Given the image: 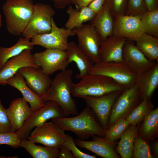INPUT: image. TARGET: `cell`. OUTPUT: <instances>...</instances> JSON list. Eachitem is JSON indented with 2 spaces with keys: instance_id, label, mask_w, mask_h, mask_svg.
I'll return each mask as SVG.
<instances>
[{
  "instance_id": "6da1fadb",
  "label": "cell",
  "mask_w": 158,
  "mask_h": 158,
  "mask_svg": "<svg viewBox=\"0 0 158 158\" xmlns=\"http://www.w3.org/2000/svg\"><path fill=\"white\" fill-rule=\"evenodd\" d=\"M73 74L71 69L61 71L52 80L48 90L41 97L45 101H52L58 104L65 116L78 114L76 103L72 97Z\"/></svg>"
},
{
  "instance_id": "7a4b0ae2",
  "label": "cell",
  "mask_w": 158,
  "mask_h": 158,
  "mask_svg": "<svg viewBox=\"0 0 158 158\" xmlns=\"http://www.w3.org/2000/svg\"><path fill=\"white\" fill-rule=\"evenodd\" d=\"M51 121L64 131L73 132L82 140L87 139L93 135L104 137L105 135V131L87 106L76 116L53 118Z\"/></svg>"
},
{
  "instance_id": "3957f363",
  "label": "cell",
  "mask_w": 158,
  "mask_h": 158,
  "mask_svg": "<svg viewBox=\"0 0 158 158\" xmlns=\"http://www.w3.org/2000/svg\"><path fill=\"white\" fill-rule=\"evenodd\" d=\"M34 5L32 0H10L3 4L2 9L10 34L22 35L32 16Z\"/></svg>"
},
{
  "instance_id": "277c9868",
  "label": "cell",
  "mask_w": 158,
  "mask_h": 158,
  "mask_svg": "<svg viewBox=\"0 0 158 158\" xmlns=\"http://www.w3.org/2000/svg\"><path fill=\"white\" fill-rule=\"evenodd\" d=\"M127 88L107 76L89 74L76 83H73L72 94L74 97H99Z\"/></svg>"
},
{
  "instance_id": "5b68a950",
  "label": "cell",
  "mask_w": 158,
  "mask_h": 158,
  "mask_svg": "<svg viewBox=\"0 0 158 158\" xmlns=\"http://www.w3.org/2000/svg\"><path fill=\"white\" fill-rule=\"evenodd\" d=\"M89 74L108 76L126 88L135 84L138 75L123 61L95 63Z\"/></svg>"
},
{
  "instance_id": "8992f818",
  "label": "cell",
  "mask_w": 158,
  "mask_h": 158,
  "mask_svg": "<svg viewBox=\"0 0 158 158\" xmlns=\"http://www.w3.org/2000/svg\"><path fill=\"white\" fill-rule=\"evenodd\" d=\"M143 99L135 84L125 89L112 106L107 130L120 119L126 118Z\"/></svg>"
},
{
  "instance_id": "52a82bcc",
  "label": "cell",
  "mask_w": 158,
  "mask_h": 158,
  "mask_svg": "<svg viewBox=\"0 0 158 158\" xmlns=\"http://www.w3.org/2000/svg\"><path fill=\"white\" fill-rule=\"evenodd\" d=\"M55 14L54 9L49 5L34 4L32 16L22 34V37L30 39L35 35L49 33L51 28V19Z\"/></svg>"
},
{
  "instance_id": "ba28073f",
  "label": "cell",
  "mask_w": 158,
  "mask_h": 158,
  "mask_svg": "<svg viewBox=\"0 0 158 158\" xmlns=\"http://www.w3.org/2000/svg\"><path fill=\"white\" fill-rule=\"evenodd\" d=\"M65 117L60 106L52 101H47L40 109L32 111L22 128L16 133L21 139H26L32 130L50 119Z\"/></svg>"
},
{
  "instance_id": "9c48e42d",
  "label": "cell",
  "mask_w": 158,
  "mask_h": 158,
  "mask_svg": "<svg viewBox=\"0 0 158 158\" xmlns=\"http://www.w3.org/2000/svg\"><path fill=\"white\" fill-rule=\"evenodd\" d=\"M77 35L78 46L94 64L100 62L99 50L102 42L99 35L91 24H83L73 30Z\"/></svg>"
},
{
  "instance_id": "30bf717a",
  "label": "cell",
  "mask_w": 158,
  "mask_h": 158,
  "mask_svg": "<svg viewBox=\"0 0 158 158\" xmlns=\"http://www.w3.org/2000/svg\"><path fill=\"white\" fill-rule=\"evenodd\" d=\"M75 35L73 30L58 27L53 18L51 19V28L48 33L33 36L31 42L34 46L38 45L46 49H59L66 51L69 37Z\"/></svg>"
},
{
  "instance_id": "8fae6325",
  "label": "cell",
  "mask_w": 158,
  "mask_h": 158,
  "mask_svg": "<svg viewBox=\"0 0 158 158\" xmlns=\"http://www.w3.org/2000/svg\"><path fill=\"white\" fill-rule=\"evenodd\" d=\"M124 90L114 92L101 96H86L82 98L105 131L107 129L112 106Z\"/></svg>"
},
{
  "instance_id": "7c38bea8",
  "label": "cell",
  "mask_w": 158,
  "mask_h": 158,
  "mask_svg": "<svg viewBox=\"0 0 158 158\" xmlns=\"http://www.w3.org/2000/svg\"><path fill=\"white\" fill-rule=\"evenodd\" d=\"M64 131L52 122H46L35 127L27 139L35 143L59 149L66 139Z\"/></svg>"
},
{
  "instance_id": "4fadbf2b",
  "label": "cell",
  "mask_w": 158,
  "mask_h": 158,
  "mask_svg": "<svg viewBox=\"0 0 158 158\" xmlns=\"http://www.w3.org/2000/svg\"><path fill=\"white\" fill-rule=\"evenodd\" d=\"M33 56L37 66L49 75L56 71L66 69L69 64L66 51L46 49L43 51L35 53Z\"/></svg>"
},
{
  "instance_id": "5bb4252c",
  "label": "cell",
  "mask_w": 158,
  "mask_h": 158,
  "mask_svg": "<svg viewBox=\"0 0 158 158\" xmlns=\"http://www.w3.org/2000/svg\"><path fill=\"white\" fill-rule=\"evenodd\" d=\"M144 33V27L139 16L124 15L114 18L113 35L135 41Z\"/></svg>"
},
{
  "instance_id": "9a60e30c",
  "label": "cell",
  "mask_w": 158,
  "mask_h": 158,
  "mask_svg": "<svg viewBox=\"0 0 158 158\" xmlns=\"http://www.w3.org/2000/svg\"><path fill=\"white\" fill-rule=\"evenodd\" d=\"M123 60L138 75L151 69L155 61L147 58L132 41L127 40L123 47Z\"/></svg>"
},
{
  "instance_id": "2e32d148",
  "label": "cell",
  "mask_w": 158,
  "mask_h": 158,
  "mask_svg": "<svg viewBox=\"0 0 158 158\" xmlns=\"http://www.w3.org/2000/svg\"><path fill=\"white\" fill-rule=\"evenodd\" d=\"M24 78L27 85L35 93L41 97L50 87L52 80L49 75L40 67L28 66L18 71Z\"/></svg>"
},
{
  "instance_id": "e0dca14e",
  "label": "cell",
  "mask_w": 158,
  "mask_h": 158,
  "mask_svg": "<svg viewBox=\"0 0 158 158\" xmlns=\"http://www.w3.org/2000/svg\"><path fill=\"white\" fill-rule=\"evenodd\" d=\"M32 51L25 50L6 62L0 70V85H6L7 80L21 68L28 66L39 67L35 61Z\"/></svg>"
},
{
  "instance_id": "ac0fdd59",
  "label": "cell",
  "mask_w": 158,
  "mask_h": 158,
  "mask_svg": "<svg viewBox=\"0 0 158 158\" xmlns=\"http://www.w3.org/2000/svg\"><path fill=\"white\" fill-rule=\"evenodd\" d=\"M12 132L21 128L32 112L28 102L23 98L12 100L8 107L6 109Z\"/></svg>"
},
{
  "instance_id": "d6986e66",
  "label": "cell",
  "mask_w": 158,
  "mask_h": 158,
  "mask_svg": "<svg viewBox=\"0 0 158 158\" xmlns=\"http://www.w3.org/2000/svg\"><path fill=\"white\" fill-rule=\"evenodd\" d=\"M127 40L113 35L102 42L99 50L100 62L123 61V47Z\"/></svg>"
},
{
  "instance_id": "ffe728a7",
  "label": "cell",
  "mask_w": 158,
  "mask_h": 158,
  "mask_svg": "<svg viewBox=\"0 0 158 158\" xmlns=\"http://www.w3.org/2000/svg\"><path fill=\"white\" fill-rule=\"evenodd\" d=\"M92 140L85 141L79 138L76 139V145L92 152L104 158H119L120 156L114 148L113 145L104 137L97 135L91 137Z\"/></svg>"
},
{
  "instance_id": "44dd1931",
  "label": "cell",
  "mask_w": 158,
  "mask_h": 158,
  "mask_svg": "<svg viewBox=\"0 0 158 158\" xmlns=\"http://www.w3.org/2000/svg\"><path fill=\"white\" fill-rule=\"evenodd\" d=\"M7 83L21 92L23 97L29 104L32 111L40 109L45 105L46 101L27 85L24 78L18 71L7 80Z\"/></svg>"
},
{
  "instance_id": "7402d4cb",
  "label": "cell",
  "mask_w": 158,
  "mask_h": 158,
  "mask_svg": "<svg viewBox=\"0 0 158 158\" xmlns=\"http://www.w3.org/2000/svg\"><path fill=\"white\" fill-rule=\"evenodd\" d=\"M135 84L143 99L150 100L158 87V63L151 69L138 75Z\"/></svg>"
},
{
  "instance_id": "603a6c76",
  "label": "cell",
  "mask_w": 158,
  "mask_h": 158,
  "mask_svg": "<svg viewBox=\"0 0 158 158\" xmlns=\"http://www.w3.org/2000/svg\"><path fill=\"white\" fill-rule=\"evenodd\" d=\"M68 53L67 61L68 64L74 62L79 71L76 75V78L80 79L89 73L94 63L80 50L75 42H68L66 50Z\"/></svg>"
},
{
  "instance_id": "cb8c5ba5",
  "label": "cell",
  "mask_w": 158,
  "mask_h": 158,
  "mask_svg": "<svg viewBox=\"0 0 158 158\" xmlns=\"http://www.w3.org/2000/svg\"><path fill=\"white\" fill-rule=\"evenodd\" d=\"M114 18L109 11L106 1L91 21L90 24L96 29L102 42L113 35Z\"/></svg>"
},
{
  "instance_id": "d4e9b609",
  "label": "cell",
  "mask_w": 158,
  "mask_h": 158,
  "mask_svg": "<svg viewBox=\"0 0 158 158\" xmlns=\"http://www.w3.org/2000/svg\"><path fill=\"white\" fill-rule=\"evenodd\" d=\"M66 12L68 18L65 28L70 30L78 27L84 23L91 21L96 14L88 6L78 9L74 8L71 5L69 6Z\"/></svg>"
},
{
  "instance_id": "484cf974",
  "label": "cell",
  "mask_w": 158,
  "mask_h": 158,
  "mask_svg": "<svg viewBox=\"0 0 158 158\" xmlns=\"http://www.w3.org/2000/svg\"><path fill=\"white\" fill-rule=\"evenodd\" d=\"M140 123L130 125L121 136L115 151L121 158L132 157L134 142L138 136V129Z\"/></svg>"
},
{
  "instance_id": "4316f807",
  "label": "cell",
  "mask_w": 158,
  "mask_h": 158,
  "mask_svg": "<svg viewBox=\"0 0 158 158\" xmlns=\"http://www.w3.org/2000/svg\"><path fill=\"white\" fill-rule=\"evenodd\" d=\"M158 134V108L154 109L140 124L138 135L148 142L155 140Z\"/></svg>"
},
{
  "instance_id": "83f0119b",
  "label": "cell",
  "mask_w": 158,
  "mask_h": 158,
  "mask_svg": "<svg viewBox=\"0 0 158 158\" xmlns=\"http://www.w3.org/2000/svg\"><path fill=\"white\" fill-rule=\"evenodd\" d=\"M30 39L20 37L14 45L10 47L0 46V70L9 59L27 49L32 50L34 46Z\"/></svg>"
},
{
  "instance_id": "f1b7e54d",
  "label": "cell",
  "mask_w": 158,
  "mask_h": 158,
  "mask_svg": "<svg viewBox=\"0 0 158 158\" xmlns=\"http://www.w3.org/2000/svg\"><path fill=\"white\" fill-rule=\"evenodd\" d=\"M24 148L33 158H57L59 148L37 145L26 139H21L20 147Z\"/></svg>"
},
{
  "instance_id": "f546056e",
  "label": "cell",
  "mask_w": 158,
  "mask_h": 158,
  "mask_svg": "<svg viewBox=\"0 0 158 158\" xmlns=\"http://www.w3.org/2000/svg\"><path fill=\"white\" fill-rule=\"evenodd\" d=\"M135 42L137 47L147 58L158 61V37L144 33Z\"/></svg>"
},
{
  "instance_id": "4dcf8cb0",
  "label": "cell",
  "mask_w": 158,
  "mask_h": 158,
  "mask_svg": "<svg viewBox=\"0 0 158 158\" xmlns=\"http://www.w3.org/2000/svg\"><path fill=\"white\" fill-rule=\"evenodd\" d=\"M154 109L151 100L143 99L126 118L130 125H137L140 123Z\"/></svg>"
},
{
  "instance_id": "1f68e13d",
  "label": "cell",
  "mask_w": 158,
  "mask_h": 158,
  "mask_svg": "<svg viewBox=\"0 0 158 158\" xmlns=\"http://www.w3.org/2000/svg\"><path fill=\"white\" fill-rule=\"evenodd\" d=\"M144 28V33L158 37V9L139 16Z\"/></svg>"
},
{
  "instance_id": "d6a6232c",
  "label": "cell",
  "mask_w": 158,
  "mask_h": 158,
  "mask_svg": "<svg viewBox=\"0 0 158 158\" xmlns=\"http://www.w3.org/2000/svg\"><path fill=\"white\" fill-rule=\"evenodd\" d=\"M130 125L126 118H121L106 130L104 138L114 145Z\"/></svg>"
},
{
  "instance_id": "836d02e7",
  "label": "cell",
  "mask_w": 158,
  "mask_h": 158,
  "mask_svg": "<svg viewBox=\"0 0 158 158\" xmlns=\"http://www.w3.org/2000/svg\"><path fill=\"white\" fill-rule=\"evenodd\" d=\"M133 158H153L148 142L138 135L135 139L133 150Z\"/></svg>"
},
{
  "instance_id": "e575fe53",
  "label": "cell",
  "mask_w": 158,
  "mask_h": 158,
  "mask_svg": "<svg viewBox=\"0 0 158 158\" xmlns=\"http://www.w3.org/2000/svg\"><path fill=\"white\" fill-rule=\"evenodd\" d=\"M128 0H107L109 11L114 18L116 16L126 15Z\"/></svg>"
},
{
  "instance_id": "d590c367",
  "label": "cell",
  "mask_w": 158,
  "mask_h": 158,
  "mask_svg": "<svg viewBox=\"0 0 158 158\" xmlns=\"http://www.w3.org/2000/svg\"><path fill=\"white\" fill-rule=\"evenodd\" d=\"M147 11L143 0H128L126 15L138 16Z\"/></svg>"
},
{
  "instance_id": "8d00e7d4",
  "label": "cell",
  "mask_w": 158,
  "mask_h": 158,
  "mask_svg": "<svg viewBox=\"0 0 158 158\" xmlns=\"http://www.w3.org/2000/svg\"><path fill=\"white\" fill-rule=\"evenodd\" d=\"M63 145L69 149L74 158H95V155L85 153L80 150L76 146L73 137L66 134V139Z\"/></svg>"
},
{
  "instance_id": "74e56055",
  "label": "cell",
  "mask_w": 158,
  "mask_h": 158,
  "mask_svg": "<svg viewBox=\"0 0 158 158\" xmlns=\"http://www.w3.org/2000/svg\"><path fill=\"white\" fill-rule=\"evenodd\" d=\"M21 140L15 132L0 133V145H5L17 148L20 147Z\"/></svg>"
},
{
  "instance_id": "f35d334b",
  "label": "cell",
  "mask_w": 158,
  "mask_h": 158,
  "mask_svg": "<svg viewBox=\"0 0 158 158\" xmlns=\"http://www.w3.org/2000/svg\"><path fill=\"white\" fill-rule=\"evenodd\" d=\"M12 132L10 122L6 112V109L0 100V133Z\"/></svg>"
},
{
  "instance_id": "ab89813d",
  "label": "cell",
  "mask_w": 158,
  "mask_h": 158,
  "mask_svg": "<svg viewBox=\"0 0 158 158\" xmlns=\"http://www.w3.org/2000/svg\"><path fill=\"white\" fill-rule=\"evenodd\" d=\"M107 0H93L88 6L96 13L102 8Z\"/></svg>"
},
{
  "instance_id": "60d3db41",
  "label": "cell",
  "mask_w": 158,
  "mask_h": 158,
  "mask_svg": "<svg viewBox=\"0 0 158 158\" xmlns=\"http://www.w3.org/2000/svg\"><path fill=\"white\" fill-rule=\"evenodd\" d=\"M55 6L59 9H63L67 6L75 4V0H52Z\"/></svg>"
},
{
  "instance_id": "b9f144b4",
  "label": "cell",
  "mask_w": 158,
  "mask_h": 158,
  "mask_svg": "<svg viewBox=\"0 0 158 158\" xmlns=\"http://www.w3.org/2000/svg\"><path fill=\"white\" fill-rule=\"evenodd\" d=\"M59 150L58 158H74L71 150L63 145L60 147Z\"/></svg>"
},
{
  "instance_id": "7bdbcfd3",
  "label": "cell",
  "mask_w": 158,
  "mask_h": 158,
  "mask_svg": "<svg viewBox=\"0 0 158 158\" xmlns=\"http://www.w3.org/2000/svg\"><path fill=\"white\" fill-rule=\"evenodd\" d=\"M147 11L158 9V0H143Z\"/></svg>"
},
{
  "instance_id": "ee69618b",
  "label": "cell",
  "mask_w": 158,
  "mask_h": 158,
  "mask_svg": "<svg viewBox=\"0 0 158 158\" xmlns=\"http://www.w3.org/2000/svg\"><path fill=\"white\" fill-rule=\"evenodd\" d=\"M93 0H75L76 8L79 9L81 8L88 6Z\"/></svg>"
},
{
  "instance_id": "f6af8a7d",
  "label": "cell",
  "mask_w": 158,
  "mask_h": 158,
  "mask_svg": "<svg viewBox=\"0 0 158 158\" xmlns=\"http://www.w3.org/2000/svg\"><path fill=\"white\" fill-rule=\"evenodd\" d=\"M153 143L150 147V148H152V153L154 157H158V142L155 140L152 141Z\"/></svg>"
},
{
  "instance_id": "bcb514c9",
  "label": "cell",
  "mask_w": 158,
  "mask_h": 158,
  "mask_svg": "<svg viewBox=\"0 0 158 158\" xmlns=\"http://www.w3.org/2000/svg\"><path fill=\"white\" fill-rule=\"evenodd\" d=\"M18 156H15L13 157H6L4 156H2L0 155V158H17Z\"/></svg>"
},
{
  "instance_id": "7dc6e473",
  "label": "cell",
  "mask_w": 158,
  "mask_h": 158,
  "mask_svg": "<svg viewBox=\"0 0 158 158\" xmlns=\"http://www.w3.org/2000/svg\"><path fill=\"white\" fill-rule=\"evenodd\" d=\"M2 17L1 15L0 12V29L2 26Z\"/></svg>"
},
{
  "instance_id": "c3c4849f",
  "label": "cell",
  "mask_w": 158,
  "mask_h": 158,
  "mask_svg": "<svg viewBox=\"0 0 158 158\" xmlns=\"http://www.w3.org/2000/svg\"><path fill=\"white\" fill-rule=\"evenodd\" d=\"M6 1H9V0H5Z\"/></svg>"
}]
</instances>
